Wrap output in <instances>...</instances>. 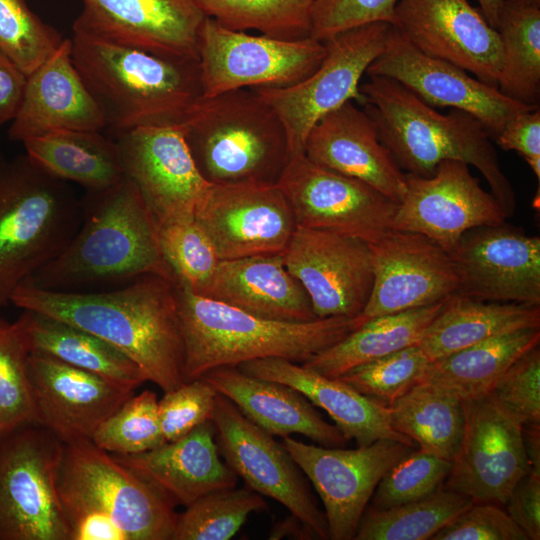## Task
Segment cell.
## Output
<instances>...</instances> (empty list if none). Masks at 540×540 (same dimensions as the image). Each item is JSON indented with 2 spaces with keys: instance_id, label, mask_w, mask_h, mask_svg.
<instances>
[{
  "instance_id": "obj_20",
  "label": "cell",
  "mask_w": 540,
  "mask_h": 540,
  "mask_svg": "<svg viewBox=\"0 0 540 540\" xmlns=\"http://www.w3.org/2000/svg\"><path fill=\"white\" fill-rule=\"evenodd\" d=\"M414 48L498 87L499 32L468 0H399L391 23Z\"/></svg>"
},
{
  "instance_id": "obj_40",
  "label": "cell",
  "mask_w": 540,
  "mask_h": 540,
  "mask_svg": "<svg viewBox=\"0 0 540 540\" xmlns=\"http://www.w3.org/2000/svg\"><path fill=\"white\" fill-rule=\"evenodd\" d=\"M203 14L235 31L284 40L310 37L314 0H193Z\"/></svg>"
},
{
  "instance_id": "obj_47",
  "label": "cell",
  "mask_w": 540,
  "mask_h": 540,
  "mask_svg": "<svg viewBox=\"0 0 540 540\" xmlns=\"http://www.w3.org/2000/svg\"><path fill=\"white\" fill-rule=\"evenodd\" d=\"M158 238L175 284L196 293L220 261L206 233L193 219L159 226Z\"/></svg>"
},
{
  "instance_id": "obj_17",
  "label": "cell",
  "mask_w": 540,
  "mask_h": 540,
  "mask_svg": "<svg viewBox=\"0 0 540 540\" xmlns=\"http://www.w3.org/2000/svg\"><path fill=\"white\" fill-rule=\"evenodd\" d=\"M366 75L392 78L434 108L448 107L470 114L493 140L514 117L539 107L517 102L467 71L423 54L394 27Z\"/></svg>"
},
{
  "instance_id": "obj_35",
  "label": "cell",
  "mask_w": 540,
  "mask_h": 540,
  "mask_svg": "<svg viewBox=\"0 0 540 540\" xmlns=\"http://www.w3.org/2000/svg\"><path fill=\"white\" fill-rule=\"evenodd\" d=\"M26 154L40 167L87 191L109 188L124 177L116 141L98 130H63L23 142Z\"/></svg>"
},
{
  "instance_id": "obj_25",
  "label": "cell",
  "mask_w": 540,
  "mask_h": 540,
  "mask_svg": "<svg viewBox=\"0 0 540 540\" xmlns=\"http://www.w3.org/2000/svg\"><path fill=\"white\" fill-rule=\"evenodd\" d=\"M34 423L64 444L89 441L134 391L44 354H29Z\"/></svg>"
},
{
  "instance_id": "obj_42",
  "label": "cell",
  "mask_w": 540,
  "mask_h": 540,
  "mask_svg": "<svg viewBox=\"0 0 540 540\" xmlns=\"http://www.w3.org/2000/svg\"><path fill=\"white\" fill-rule=\"evenodd\" d=\"M91 441L116 455L142 453L165 443L156 394L145 390L132 395L99 425Z\"/></svg>"
},
{
  "instance_id": "obj_18",
  "label": "cell",
  "mask_w": 540,
  "mask_h": 540,
  "mask_svg": "<svg viewBox=\"0 0 540 540\" xmlns=\"http://www.w3.org/2000/svg\"><path fill=\"white\" fill-rule=\"evenodd\" d=\"M506 219L499 202L467 164L445 160L430 177L407 174L391 229L422 234L450 254L466 231Z\"/></svg>"
},
{
  "instance_id": "obj_5",
  "label": "cell",
  "mask_w": 540,
  "mask_h": 540,
  "mask_svg": "<svg viewBox=\"0 0 540 540\" xmlns=\"http://www.w3.org/2000/svg\"><path fill=\"white\" fill-rule=\"evenodd\" d=\"M184 383L217 367L264 358L304 363L363 325L362 315L307 322L260 318L175 284Z\"/></svg>"
},
{
  "instance_id": "obj_31",
  "label": "cell",
  "mask_w": 540,
  "mask_h": 540,
  "mask_svg": "<svg viewBox=\"0 0 540 540\" xmlns=\"http://www.w3.org/2000/svg\"><path fill=\"white\" fill-rule=\"evenodd\" d=\"M243 372L288 385L302 393L314 406L325 410L348 440L367 446L379 439H391L415 447L395 431L389 406L371 399L340 378L325 377L303 365L283 359L264 358L242 363Z\"/></svg>"
},
{
  "instance_id": "obj_6",
  "label": "cell",
  "mask_w": 540,
  "mask_h": 540,
  "mask_svg": "<svg viewBox=\"0 0 540 540\" xmlns=\"http://www.w3.org/2000/svg\"><path fill=\"white\" fill-rule=\"evenodd\" d=\"M181 127L211 184H277L291 157L281 119L255 89L203 97Z\"/></svg>"
},
{
  "instance_id": "obj_21",
  "label": "cell",
  "mask_w": 540,
  "mask_h": 540,
  "mask_svg": "<svg viewBox=\"0 0 540 540\" xmlns=\"http://www.w3.org/2000/svg\"><path fill=\"white\" fill-rule=\"evenodd\" d=\"M283 257L309 296L317 318L362 314L373 285L367 242L297 226Z\"/></svg>"
},
{
  "instance_id": "obj_3",
  "label": "cell",
  "mask_w": 540,
  "mask_h": 540,
  "mask_svg": "<svg viewBox=\"0 0 540 540\" xmlns=\"http://www.w3.org/2000/svg\"><path fill=\"white\" fill-rule=\"evenodd\" d=\"M359 93L381 142L405 173L430 177L442 161L463 162L482 174L507 218L513 216L514 189L480 121L457 109L442 114L385 76H368Z\"/></svg>"
},
{
  "instance_id": "obj_22",
  "label": "cell",
  "mask_w": 540,
  "mask_h": 540,
  "mask_svg": "<svg viewBox=\"0 0 540 540\" xmlns=\"http://www.w3.org/2000/svg\"><path fill=\"white\" fill-rule=\"evenodd\" d=\"M369 247L373 285L361 314L366 321L433 305L458 292L451 256L428 237L391 229Z\"/></svg>"
},
{
  "instance_id": "obj_13",
  "label": "cell",
  "mask_w": 540,
  "mask_h": 540,
  "mask_svg": "<svg viewBox=\"0 0 540 540\" xmlns=\"http://www.w3.org/2000/svg\"><path fill=\"white\" fill-rule=\"evenodd\" d=\"M211 420L220 454L247 487L282 504L317 538L329 539L325 513L283 444L247 419L223 395L217 394Z\"/></svg>"
},
{
  "instance_id": "obj_37",
  "label": "cell",
  "mask_w": 540,
  "mask_h": 540,
  "mask_svg": "<svg viewBox=\"0 0 540 540\" xmlns=\"http://www.w3.org/2000/svg\"><path fill=\"white\" fill-rule=\"evenodd\" d=\"M392 428L419 449L453 462L465 428L464 403L458 396L421 382L389 405Z\"/></svg>"
},
{
  "instance_id": "obj_46",
  "label": "cell",
  "mask_w": 540,
  "mask_h": 540,
  "mask_svg": "<svg viewBox=\"0 0 540 540\" xmlns=\"http://www.w3.org/2000/svg\"><path fill=\"white\" fill-rule=\"evenodd\" d=\"M451 469L452 462L414 449L380 480L369 507L383 510L428 497L443 487Z\"/></svg>"
},
{
  "instance_id": "obj_28",
  "label": "cell",
  "mask_w": 540,
  "mask_h": 540,
  "mask_svg": "<svg viewBox=\"0 0 540 540\" xmlns=\"http://www.w3.org/2000/svg\"><path fill=\"white\" fill-rule=\"evenodd\" d=\"M196 294L264 319H317L309 296L288 271L281 253L220 260Z\"/></svg>"
},
{
  "instance_id": "obj_52",
  "label": "cell",
  "mask_w": 540,
  "mask_h": 540,
  "mask_svg": "<svg viewBox=\"0 0 540 540\" xmlns=\"http://www.w3.org/2000/svg\"><path fill=\"white\" fill-rule=\"evenodd\" d=\"M506 151H515L540 180V109L521 113L510 120L494 139Z\"/></svg>"
},
{
  "instance_id": "obj_41",
  "label": "cell",
  "mask_w": 540,
  "mask_h": 540,
  "mask_svg": "<svg viewBox=\"0 0 540 540\" xmlns=\"http://www.w3.org/2000/svg\"><path fill=\"white\" fill-rule=\"evenodd\" d=\"M266 501L249 487L209 493L178 514L171 540H228Z\"/></svg>"
},
{
  "instance_id": "obj_58",
  "label": "cell",
  "mask_w": 540,
  "mask_h": 540,
  "mask_svg": "<svg viewBox=\"0 0 540 540\" xmlns=\"http://www.w3.org/2000/svg\"><path fill=\"white\" fill-rule=\"evenodd\" d=\"M506 6L510 7H536L540 8V0H504Z\"/></svg>"
},
{
  "instance_id": "obj_56",
  "label": "cell",
  "mask_w": 540,
  "mask_h": 540,
  "mask_svg": "<svg viewBox=\"0 0 540 540\" xmlns=\"http://www.w3.org/2000/svg\"><path fill=\"white\" fill-rule=\"evenodd\" d=\"M283 536H294L297 539H309L312 538L311 536L316 535L309 527L291 515L289 518L277 523L269 534L270 539H280Z\"/></svg>"
},
{
  "instance_id": "obj_2",
  "label": "cell",
  "mask_w": 540,
  "mask_h": 540,
  "mask_svg": "<svg viewBox=\"0 0 540 540\" xmlns=\"http://www.w3.org/2000/svg\"><path fill=\"white\" fill-rule=\"evenodd\" d=\"M81 225L67 247L23 283L57 292H92L158 275L175 284L161 253L158 224L126 176L87 191Z\"/></svg>"
},
{
  "instance_id": "obj_54",
  "label": "cell",
  "mask_w": 540,
  "mask_h": 540,
  "mask_svg": "<svg viewBox=\"0 0 540 540\" xmlns=\"http://www.w3.org/2000/svg\"><path fill=\"white\" fill-rule=\"evenodd\" d=\"M26 79L27 75L0 51V126L16 116Z\"/></svg>"
},
{
  "instance_id": "obj_4",
  "label": "cell",
  "mask_w": 540,
  "mask_h": 540,
  "mask_svg": "<svg viewBox=\"0 0 540 540\" xmlns=\"http://www.w3.org/2000/svg\"><path fill=\"white\" fill-rule=\"evenodd\" d=\"M72 61L117 133L181 126L203 98L199 59L170 58L73 32Z\"/></svg>"
},
{
  "instance_id": "obj_43",
  "label": "cell",
  "mask_w": 540,
  "mask_h": 540,
  "mask_svg": "<svg viewBox=\"0 0 540 540\" xmlns=\"http://www.w3.org/2000/svg\"><path fill=\"white\" fill-rule=\"evenodd\" d=\"M64 39L26 0H0V51L25 75L51 57Z\"/></svg>"
},
{
  "instance_id": "obj_30",
  "label": "cell",
  "mask_w": 540,
  "mask_h": 540,
  "mask_svg": "<svg viewBox=\"0 0 540 540\" xmlns=\"http://www.w3.org/2000/svg\"><path fill=\"white\" fill-rule=\"evenodd\" d=\"M113 456L186 507L209 493L236 487L238 480L220 459L212 420L149 451Z\"/></svg>"
},
{
  "instance_id": "obj_39",
  "label": "cell",
  "mask_w": 540,
  "mask_h": 540,
  "mask_svg": "<svg viewBox=\"0 0 540 540\" xmlns=\"http://www.w3.org/2000/svg\"><path fill=\"white\" fill-rule=\"evenodd\" d=\"M475 502L445 488L423 499L374 510L366 508L355 540H427Z\"/></svg>"
},
{
  "instance_id": "obj_19",
  "label": "cell",
  "mask_w": 540,
  "mask_h": 540,
  "mask_svg": "<svg viewBox=\"0 0 540 540\" xmlns=\"http://www.w3.org/2000/svg\"><path fill=\"white\" fill-rule=\"evenodd\" d=\"M195 220L220 260L283 254L297 227L277 184H212Z\"/></svg>"
},
{
  "instance_id": "obj_23",
  "label": "cell",
  "mask_w": 540,
  "mask_h": 540,
  "mask_svg": "<svg viewBox=\"0 0 540 540\" xmlns=\"http://www.w3.org/2000/svg\"><path fill=\"white\" fill-rule=\"evenodd\" d=\"M458 292L475 299L540 305V238L506 222L466 231L449 254Z\"/></svg>"
},
{
  "instance_id": "obj_15",
  "label": "cell",
  "mask_w": 540,
  "mask_h": 540,
  "mask_svg": "<svg viewBox=\"0 0 540 540\" xmlns=\"http://www.w3.org/2000/svg\"><path fill=\"white\" fill-rule=\"evenodd\" d=\"M463 403L464 434L443 486L475 503L503 506L516 483L530 471L523 423L489 393Z\"/></svg>"
},
{
  "instance_id": "obj_16",
  "label": "cell",
  "mask_w": 540,
  "mask_h": 540,
  "mask_svg": "<svg viewBox=\"0 0 540 540\" xmlns=\"http://www.w3.org/2000/svg\"><path fill=\"white\" fill-rule=\"evenodd\" d=\"M124 175L137 187L158 227L195 219L211 183L199 172L181 126L117 133Z\"/></svg>"
},
{
  "instance_id": "obj_57",
  "label": "cell",
  "mask_w": 540,
  "mask_h": 540,
  "mask_svg": "<svg viewBox=\"0 0 540 540\" xmlns=\"http://www.w3.org/2000/svg\"><path fill=\"white\" fill-rule=\"evenodd\" d=\"M477 2L485 19L493 28L497 29L505 6L504 0H477Z\"/></svg>"
},
{
  "instance_id": "obj_45",
  "label": "cell",
  "mask_w": 540,
  "mask_h": 540,
  "mask_svg": "<svg viewBox=\"0 0 540 540\" xmlns=\"http://www.w3.org/2000/svg\"><path fill=\"white\" fill-rule=\"evenodd\" d=\"M28 361L14 322L0 318V435L34 422Z\"/></svg>"
},
{
  "instance_id": "obj_27",
  "label": "cell",
  "mask_w": 540,
  "mask_h": 540,
  "mask_svg": "<svg viewBox=\"0 0 540 540\" xmlns=\"http://www.w3.org/2000/svg\"><path fill=\"white\" fill-rule=\"evenodd\" d=\"M9 128L13 141L24 142L63 130H98L104 115L72 61V41L27 76L19 110Z\"/></svg>"
},
{
  "instance_id": "obj_32",
  "label": "cell",
  "mask_w": 540,
  "mask_h": 540,
  "mask_svg": "<svg viewBox=\"0 0 540 540\" xmlns=\"http://www.w3.org/2000/svg\"><path fill=\"white\" fill-rule=\"evenodd\" d=\"M14 325L29 354L51 356L132 391L147 381L134 361L82 328L29 309Z\"/></svg>"
},
{
  "instance_id": "obj_26",
  "label": "cell",
  "mask_w": 540,
  "mask_h": 540,
  "mask_svg": "<svg viewBox=\"0 0 540 540\" xmlns=\"http://www.w3.org/2000/svg\"><path fill=\"white\" fill-rule=\"evenodd\" d=\"M304 154L321 167L372 186L397 204L405 194L407 174L381 142L371 118L353 101L315 123Z\"/></svg>"
},
{
  "instance_id": "obj_50",
  "label": "cell",
  "mask_w": 540,
  "mask_h": 540,
  "mask_svg": "<svg viewBox=\"0 0 540 540\" xmlns=\"http://www.w3.org/2000/svg\"><path fill=\"white\" fill-rule=\"evenodd\" d=\"M399 0H314L310 37L325 41L344 30L373 22L392 23Z\"/></svg>"
},
{
  "instance_id": "obj_59",
  "label": "cell",
  "mask_w": 540,
  "mask_h": 540,
  "mask_svg": "<svg viewBox=\"0 0 540 540\" xmlns=\"http://www.w3.org/2000/svg\"><path fill=\"white\" fill-rule=\"evenodd\" d=\"M4 161H5V160H4V158L2 157V154H1V152H0V165H1Z\"/></svg>"
},
{
  "instance_id": "obj_11",
  "label": "cell",
  "mask_w": 540,
  "mask_h": 540,
  "mask_svg": "<svg viewBox=\"0 0 540 540\" xmlns=\"http://www.w3.org/2000/svg\"><path fill=\"white\" fill-rule=\"evenodd\" d=\"M325 55V43L312 37L284 40L252 35L206 17L198 44L203 97L295 85L313 73Z\"/></svg>"
},
{
  "instance_id": "obj_9",
  "label": "cell",
  "mask_w": 540,
  "mask_h": 540,
  "mask_svg": "<svg viewBox=\"0 0 540 540\" xmlns=\"http://www.w3.org/2000/svg\"><path fill=\"white\" fill-rule=\"evenodd\" d=\"M63 446L34 422L0 435V540H69L57 491Z\"/></svg>"
},
{
  "instance_id": "obj_51",
  "label": "cell",
  "mask_w": 540,
  "mask_h": 540,
  "mask_svg": "<svg viewBox=\"0 0 540 540\" xmlns=\"http://www.w3.org/2000/svg\"><path fill=\"white\" fill-rule=\"evenodd\" d=\"M432 540H528L510 515L493 503H474Z\"/></svg>"
},
{
  "instance_id": "obj_55",
  "label": "cell",
  "mask_w": 540,
  "mask_h": 540,
  "mask_svg": "<svg viewBox=\"0 0 540 540\" xmlns=\"http://www.w3.org/2000/svg\"><path fill=\"white\" fill-rule=\"evenodd\" d=\"M522 436L529 473L540 476V423L523 424Z\"/></svg>"
},
{
  "instance_id": "obj_36",
  "label": "cell",
  "mask_w": 540,
  "mask_h": 540,
  "mask_svg": "<svg viewBox=\"0 0 540 540\" xmlns=\"http://www.w3.org/2000/svg\"><path fill=\"white\" fill-rule=\"evenodd\" d=\"M539 343L540 328L496 336L431 361L424 381L463 401L481 397L515 361Z\"/></svg>"
},
{
  "instance_id": "obj_33",
  "label": "cell",
  "mask_w": 540,
  "mask_h": 540,
  "mask_svg": "<svg viewBox=\"0 0 540 540\" xmlns=\"http://www.w3.org/2000/svg\"><path fill=\"white\" fill-rule=\"evenodd\" d=\"M525 328H540V305L449 296L419 343L431 360L484 340Z\"/></svg>"
},
{
  "instance_id": "obj_24",
  "label": "cell",
  "mask_w": 540,
  "mask_h": 540,
  "mask_svg": "<svg viewBox=\"0 0 540 540\" xmlns=\"http://www.w3.org/2000/svg\"><path fill=\"white\" fill-rule=\"evenodd\" d=\"M73 32L180 59H199L206 16L193 0H82Z\"/></svg>"
},
{
  "instance_id": "obj_10",
  "label": "cell",
  "mask_w": 540,
  "mask_h": 540,
  "mask_svg": "<svg viewBox=\"0 0 540 540\" xmlns=\"http://www.w3.org/2000/svg\"><path fill=\"white\" fill-rule=\"evenodd\" d=\"M392 27L379 21L339 32L323 41L324 59L299 83L284 88H253L281 119L290 156L304 153L306 138L321 117L347 101L361 102L360 81L383 51Z\"/></svg>"
},
{
  "instance_id": "obj_53",
  "label": "cell",
  "mask_w": 540,
  "mask_h": 540,
  "mask_svg": "<svg viewBox=\"0 0 540 540\" xmlns=\"http://www.w3.org/2000/svg\"><path fill=\"white\" fill-rule=\"evenodd\" d=\"M505 505L507 513L528 540L540 539V476L528 473L513 487Z\"/></svg>"
},
{
  "instance_id": "obj_44",
  "label": "cell",
  "mask_w": 540,
  "mask_h": 540,
  "mask_svg": "<svg viewBox=\"0 0 540 540\" xmlns=\"http://www.w3.org/2000/svg\"><path fill=\"white\" fill-rule=\"evenodd\" d=\"M430 363L420 346L412 345L354 367L339 378L389 406L424 381Z\"/></svg>"
},
{
  "instance_id": "obj_29",
  "label": "cell",
  "mask_w": 540,
  "mask_h": 540,
  "mask_svg": "<svg viewBox=\"0 0 540 540\" xmlns=\"http://www.w3.org/2000/svg\"><path fill=\"white\" fill-rule=\"evenodd\" d=\"M200 378L273 436L301 434L325 447H343L349 441L302 393L288 385L247 374L238 366L217 367Z\"/></svg>"
},
{
  "instance_id": "obj_34",
  "label": "cell",
  "mask_w": 540,
  "mask_h": 540,
  "mask_svg": "<svg viewBox=\"0 0 540 540\" xmlns=\"http://www.w3.org/2000/svg\"><path fill=\"white\" fill-rule=\"evenodd\" d=\"M444 302L368 319L302 365L325 377L339 378L361 364L419 345Z\"/></svg>"
},
{
  "instance_id": "obj_7",
  "label": "cell",
  "mask_w": 540,
  "mask_h": 540,
  "mask_svg": "<svg viewBox=\"0 0 540 540\" xmlns=\"http://www.w3.org/2000/svg\"><path fill=\"white\" fill-rule=\"evenodd\" d=\"M82 215L67 181L27 154L0 165V306L67 247Z\"/></svg>"
},
{
  "instance_id": "obj_12",
  "label": "cell",
  "mask_w": 540,
  "mask_h": 540,
  "mask_svg": "<svg viewBox=\"0 0 540 540\" xmlns=\"http://www.w3.org/2000/svg\"><path fill=\"white\" fill-rule=\"evenodd\" d=\"M277 185L296 225L357 238L368 244L391 230L397 203L372 186L309 160L290 157Z\"/></svg>"
},
{
  "instance_id": "obj_48",
  "label": "cell",
  "mask_w": 540,
  "mask_h": 540,
  "mask_svg": "<svg viewBox=\"0 0 540 540\" xmlns=\"http://www.w3.org/2000/svg\"><path fill=\"white\" fill-rule=\"evenodd\" d=\"M217 392L202 378L165 392L158 401L160 426L166 441H175L211 420Z\"/></svg>"
},
{
  "instance_id": "obj_8",
  "label": "cell",
  "mask_w": 540,
  "mask_h": 540,
  "mask_svg": "<svg viewBox=\"0 0 540 540\" xmlns=\"http://www.w3.org/2000/svg\"><path fill=\"white\" fill-rule=\"evenodd\" d=\"M57 491L64 515H105L127 540L172 539L173 500L91 440L64 444Z\"/></svg>"
},
{
  "instance_id": "obj_14",
  "label": "cell",
  "mask_w": 540,
  "mask_h": 540,
  "mask_svg": "<svg viewBox=\"0 0 540 540\" xmlns=\"http://www.w3.org/2000/svg\"><path fill=\"white\" fill-rule=\"evenodd\" d=\"M282 444L319 494L332 540L354 539L380 480L415 449L391 439L356 449L316 446L290 436Z\"/></svg>"
},
{
  "instance_id": "obj_1",
  "label": "cell",
  "mask_w": 540,
  "mask_h": 540,
  "mask_svg": "<svg viewBox=\"0 0 540 540\" xmlns=\"http://www.w3.org/2000/svg\"><path fill=\"white\" fill-rule=\"evenodd\" d=\"M10 303L82 328L134 361L164 392L184 383L175 284L141 276L113 290L57 292L22 283Z\"/></svg>"
},
{
  "instance_id": "obj_49",
  "label": "cell",
  "mask_w": 540,
  "mask_h": 540,
  "mask_svg": "<svg viewBox=\"0 0 540 540\" xmlns=\"http://www.w3.org/2000/svg\"><path fill=\"white\" fill-rule=\"evenodd\" d=\"M492 395L523 424L540 423V347L529 350L495 382Z\"/></svg>"
},
{
  "instance_id": "obj_38",
  "label": "cell",
  "mask_w": 540,
  "mask_h": 540,
  "mask_svg": "<svg viewBox=\"0 0 540 540\" xmlns=\"http://www.w3.org/2000/svg\"><path fill=\"white\" fill-rule=\"evenodd\" d=\"M502 43L498 89L531 106L540 99V8L504 6L497 27Z\"/></svg>"
}]
</instances>
